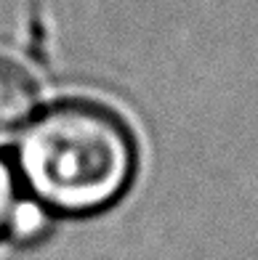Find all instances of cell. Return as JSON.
<instances>
[{
	"mask_svg": "<svg viewBox=\"0 0 258 260\" xmlns=\"http://www.w3.org/2000/svg\"><path fill=\"white\" fill-rule=\"evenodd\" d=\"M14 173L32 205L64 218L114 207L138 173V141L120 112L93 99L53 101L14 144Z\"/></svg>",
	"mask_w": 258,
	"mask_h": 260,
	"instance_id": "6da1fadb",
	"label": "cell"
},
{
	"mask_svg": "<svg viewBox=\"0 0 258 260\" xmlns=\"http://www.w3.org/2000/svg\"><path fill=\"white\" fill-rule=\"evenodd\" d=\"M40 90L32 72L11 58L0 53V144L11 141L27 127V122L38 114Z\"/></svg>",
	"mask_w": 258,
	"mask_h": 260,
	"instance_id": "7a4b0ae2",
	"label": "cell"
},
{
	"mask_svg": "<svg viewBox=\"0 0 258 260\" xmlns=\"http://www.w3.org/2000/svg\"><path fill=\"white\" fill-rule=\"evenodd\" d=\"M32 210V202H21V186L11 165L0 154V242L24 229V215Z\"/></svg>",
	"mask_w": 258,
	"mask_h": 260,
	"instance_id": "3957f363",
	"label": "cell"
}]
</instances>
